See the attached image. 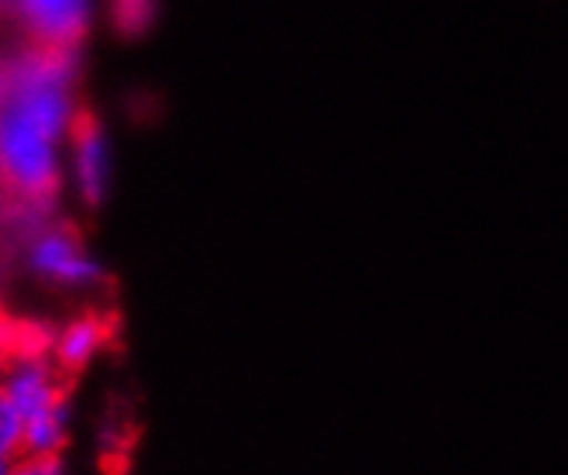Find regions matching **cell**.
I'll return each instance as SVG.
<instances>
[{"instance_id": "obj_3", "label": "cell", "mask_w": 568, "mask_h": 475, "mask_svg": "<svg viewBox=\"0 0 568 475\" xmlns=\"http://www.w3.org/2000/svg\"><path fill=\"white\" fill-rule=\"evenodd\" d=\"M73 134V159H77V183L87 208H100L108 190V139L100 118L90 108H77L70 114Z\"/></svg>"}, {"instance_id": "obj_2", "label": "cell", "mask_w": 568, "mask_h": 475, "mask_svg": "<svg viewBox=\"0 0 568 475\" xmlns=\"http://www.w3.org/2000/svg\"><path fill=\"white\" fill-rule=\"evenodd\" d=\"M28 46L77 52L87 36V0H14Z\"/></svg>"}, {"instance_id": "obj_4", "label": "cell", "mask_w": 568, "mask_h": 475, "mask_svg": "<svg viewBox=\"0 0 568 475\" xmlns=\"http://www.w3.org/2000/svg\"><path fill=\"white\" fill-rule=\"evenodd\" d=\"M114 317L108 311H87L77 321H70L52 342V365L65 380H80L83 368L93 362V355L111 342Z\"/></svg>"}, {"instance_id": "obj_1", "label": "cell", "mask_w": 568, "mask_h": 475, "mask_svg": "<svg viewBox=\"0 0 568 475\" xmlns=\"http://www.w3.org/2000/svg\"><path fill=\"white\" fill-rule=\"evenodd\" d=\"M55 134L31 121L14 104H0V183L11 193L42 203L59 190Z\"/></svg>"}, {"instance_id": "obj_6", "label": "cell", "mask_w": 568, "mask_h": 475, "mask_svg": "<svg viewBox=\"0 0 568 475\" xmlns=\"http://www.w3.org/2000/svg\"><path fill=\"white\" fill-rule=\"evenodd\" d=\"M111 24L118 36L139 39L142 31L155 21V0H111Z\"/></svg>"}, {"instance_id": "obj_7", "label": "cell", "mask_w": 568, "mask_h": 475, "mask_svg": "<svg viewBox=\"0 0 568 475\" xmlns=\"http://www.w3.org/2000/svg\"><path fill=\"white\" fill-rule=\"evenodd\" d=\"M0 475H14V458L0 455Z\"/></svg>"}, {"instance_id": "obj_5", "label": "cell", "mask_w": 568, "mask_h": 475, "mask_svg": "<svg viewBox=\"0 0 568 475\" xmlns=\"http://www.w3.org/2000/svg\"><path fill=\"white\" fill-rule=\"evenodd\" d=\"M31 269H36L39 276L52 283H65V286H83L97 280V265L83 252L80 234L70 228H55L39 238L36 249H31Z\"/></svg>"}]
</instances>
